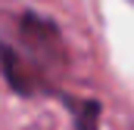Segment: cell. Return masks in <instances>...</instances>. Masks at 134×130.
Instances as JSON below:
<instances>
[{
	"mask_svg": "<svg viewBox=\"0 0 134 130\" xmlns=\"http://www.w3.org/2000/svg\"><path fill=\"white\" fill-rule=\"evenodd\" d=\"M75 127H78V130H97V127H100V102H94V99L78 102Z\"/></svg>",
	"mask_w": 134,
	"mask_h": 130,
	"instance_id": "obj_3",
	"label": "cell"
},
{
	"mask_svg": "<svg viewBox=\"0 0 134 130\" xmlns=\"http://www.w3.org/2000/svg\"><path fill=\"white\" fill-rule=\"evenodd\" d=\"M0 68H3V77L9 81V87L16 90V93H22V96H34L37 90H41V77L34 74V68L13 47H6V43H0Z\"/></svg>",
	"mask_w": 134,
	"mask_h": 130,
	"instance_id": "obj_2",
	"label": "cell"
},
{
	"mask_svg": "<svg viewBox=\"0 0 134 130\" xmlns=\"http://www.w3.org/2000/svg\"><path fill=\"white\" fill-rule=\"evenodd\" d=\"M19 34H22L25 47L34 50L41 59L56 62V65L63 62V43H59V31H56L53 22L37 19L34 12H25V16L19 19Z\"/></svg>",
	"mask_w": 134,
	"mask_h": 130,
	"instance_id": "obj_1",
	"label": "cell"
}]
</instances>
